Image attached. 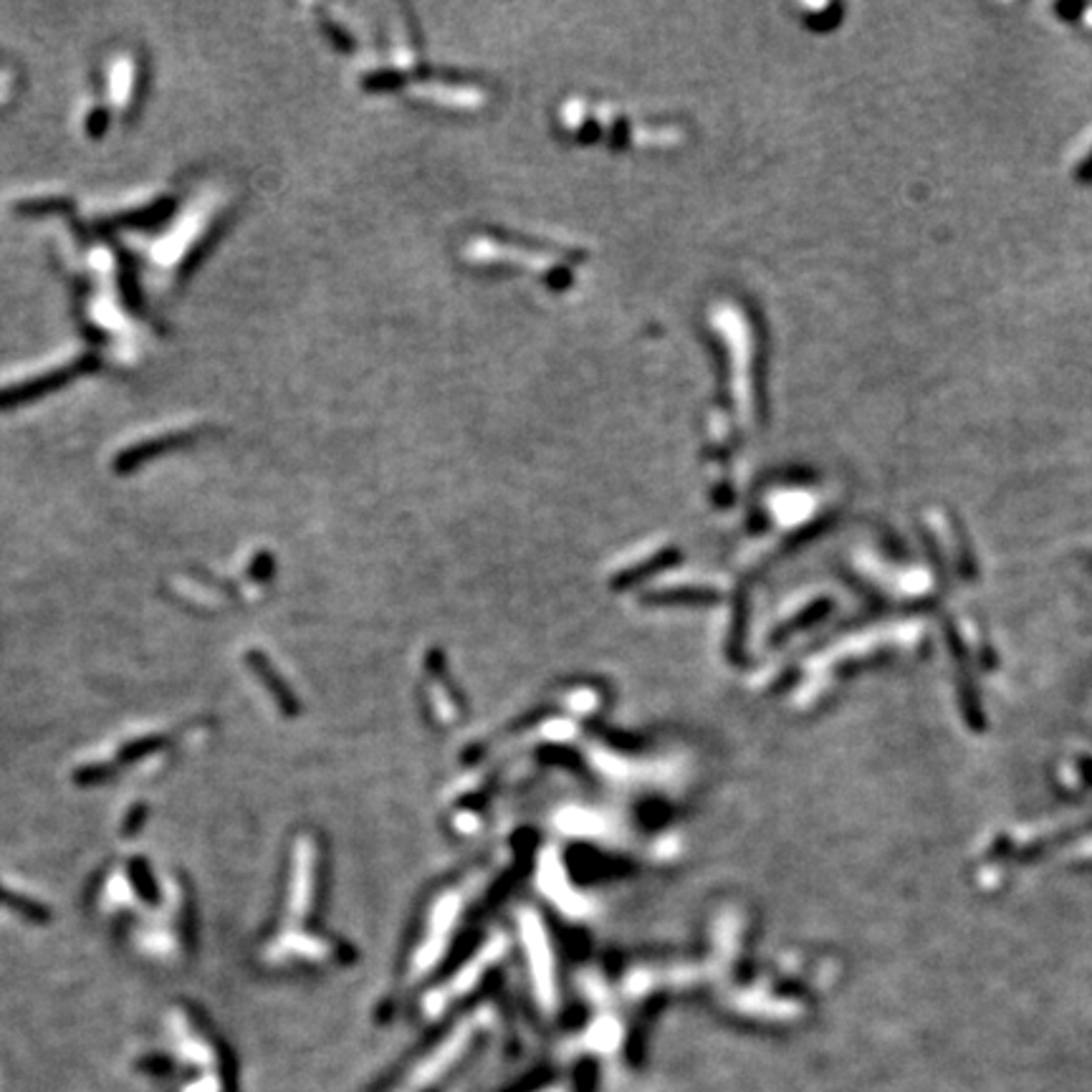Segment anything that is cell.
<instances>
[{"label": "cell", "mask_w": 1092, "mask_h": 1092, "mask_svg": "<svg viewBox=\"0 0 1092 1092\" xmlns=\"http://www.w3.org/2000/svg\"><path fill=\"white\" fill-rule=\"evenodd\" d=\"M95 367H97L95 357H83V359H76V362L66 364V367H58V370L48 372V375H43V377H33V380L21 382V385L6 387V390H0V407H16V405H21V402L36 400V397L46 395V392L56 390V387H63L68 380H73V377L86 375V372H92Z\"/></svg>", "instance_id": "1"}, {"label": "cell", "mask_w": 1092, "mask_h": 1092, "mask_svg": "<svg viewBox=\"0 0 1092 1092\" xmlns=\"http://www.w3.org/2000/svg\"><path fill=\"white\" fill-rule=\"evenodd\" d=\"M190 435H182V432H175V435H165V437H155V440H147L142 442V445H135L130 447V450H125L117 459V471H130L135 469V466H140L142 461L147 459H155V456H160V452L170 450L172 445H177V442H185Z\"/></svg>", "instance_id": "2"}, {"label": "cell", "mask_w": 1092, "mask_h": 1092, "mask_svg": "<svg viewBox=\"0 0 1092 1092\" xmlns=\"http://www.w3.org/2000/svg\"><path fill=\"white\" fill-rule=\"evenodd\" d=\"M107 127V112H97V115H92V125H88V132L92 135H100V130L105 132Z\"/></svg>", "instance_id": "4"}, {"label": "cell", "mask_w": 1092, "mask_h": 1092, "mask_svg": "<svg viewBox=\"0 0 1092 1092\" xmlns=\"http://www.w3.org/2000/svg\"><path fill=\"white\" fill-rule=\"evenodd\" d=\"M172 210V200H162V203L152 205V208H145V210H137V213H130V215H120V225H152V223H160V218H165V215H170Z\"/></svg>", "instance_id": "3"}]
</instances>
